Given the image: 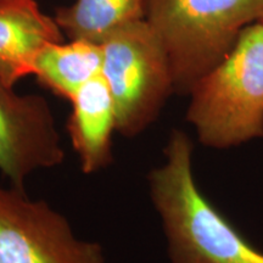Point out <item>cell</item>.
Segmentation results:
<instances>
[{
    "instance_id": "cell-1",
    "label": "cell",
    "mask_w": 263,
    "mask_h": 263,
    "mask_svg": "<svg viewBox=\"0 0 263 263\" xmlns=\"http://www.w3.org/2000/svg\"><path fill=\"white\" fill-rule=\"evenodd\" d=\"M171 263H263V252L246 240L197 186L193 143L173 129L164 161L147 176Z\"/></svg>"
},
{
    "instance_id": "cell-2",
    "label": "cell",
    "mask_w": 263,
    "mask_h": 263,
    "mask_svg": "<svg viewBox=\"0 0 263 263\" xmlns=\"http://www.w3.org/2000/svg\"><path fill=\"white\" fill-rule=\"evenodd\" d=\"M186 121L200 143L228 149L263 137V24L240 33L235 44L190 90Z\"/></svg>"
},
{
    "instance_id": "cell-3",
    "label": "cell",
    "mask_w": 263,
    "mask_h": 263,
    "mask_svg": "<svg viewBox=\"0 0 263 263\" xmlns=\"http://www.w3.org/2000/svg\"><path fill=\"white\" fill-rule=\"evenodd\" d=\"M262 18L263 0H145V20L167 52L178 94L189 95Z\"/></svg>"
},
{
    "instance_id": "cell-4",
    "label": "cell",
    "mask_w": 263,
    "mask_h": 263,
    "mask_svg": "<svg viewBox=\"0 0 263 263\" xmlns=\"http://www.w3.org/2000/svg\"><path fill=\"white\" fill-rule=\"evenodd\" d=\"M100 45L101 74L114 99L117 132L139 136L174 93L167 52L145 18L117 29Z\"/></svg>"
},
{
    "instance_id": "cell-5",
    "label": "cell",
    "mask_w": 263,
    "mask_h": 263,
    "mask_svg": "<svg viewBox=\"0 0 263 263\" xmlns=\"http://www.w3.org/2000/svg\"><path fill=\"white\" fill-rule=\"evenodd\" d=\"M0 263H107L103 246L77 238L65 216L25 189L0 186Z\"/></svg>"
},
{
    "instance_id": "cell-6",
    "label": "cell",
    "mask_w": 263,
    "mask_h": 263,
    "mask_svg": "<svg viewBox=\"0 0 263 263\" xmlns=\"http://www.w3.org/2000/svg\"><path fill=\"white\" fill-rule=\"evenodd\" d=\"M61 136L48 101L20 95L0 81V173L11 186L25 189L33 172L60 166Z\"/></svg>"
},
{
    "instance_id": "cell-7",
    "label": "cell",
    "mask_w": 263,
    "mask_h": 263,
    "mask_svg": "<svg viewBox=\"0 0 263 263\" xmlns=\"http://www.w3.org/2000/svg\"><path fill=\"white\" fill-rule=\"evenodd\" d=\"M62 38L58 22L35 0H0V81L14 88L33 76L43 49Z\"/></svg>"
},
{
    "instance_id": "cell-8",
    "label": "cell",
    "mask_w": 263,
    "mask_h": 263,
    "mask_svg": "<svg viewBox=\"0 0 263 263\" xmlns=\"http://www.w3.org/2000/svg\"><path fill=\"white\" fill-rule=\"evenodd\" d=\"M70 103L67 130L82 172L93 174L105 170L114 161L112 136L117 132V118L103 74L82 87Z\"/></svg>"
},
{
    "instance_id": "cell-9",
    "label": "cell",
    "mask_w": 263,
    "mask_h": 263,
    "mask_svg": "<svg viewBox=\"0 0 263 263\" xmlns=\"http://www.w3.org/2000/svg\"><path fill=\"white\" fill-rule=\"evenodd\" d=\"M101 68L100 44L88 41L59 42L43 49L33 76L52 94L71 101L82 87L101 74Z\"/></svg>"
},
{
    "instance_id": "cell-10",
    "label": "cell",
    "mask_w": 263,
    "mask_h": 263,
    "mask_svg": "<svg viewBox=\"0 0 263 263\" xmlns=\"http://www.w3.org/2000/svg\"><path fill=\"white\" fill-rule=\"evenodd\" d=\"M54 18L71 41L101 44L123 26L145 18V0H76Z\"/></svg>"
},
{
    "instance_id": "cell-11",
    "label": "cell",
    "mask_w": 263,
    "mask_h": 263,
    "mask_svg": "<svg viewBox=\"0 0 263 263\" xmlns=\"http://www.w3.org/2000/svg\"><path fill=\"white\" fill-rule=\"evenodd\" d=\"M259 22H262V24H263V18H262V20H261V21H259Z\"/></svg>"
}]
</instances>
